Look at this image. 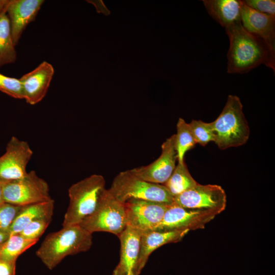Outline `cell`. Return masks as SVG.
<instances>
[{"instance_id":"6da1fadb","label":"cell","mask_w":275,"mask_h":275,"mask_svg":"<svg viewBox=\"0 0 275 275\" xmlns=\"http://www.w3.org/2000/svg\"><path fill=\"white\" fill-rule=\"evenodd\" d=\"M230 47L227 72L244 73L264 64L275 71V51L261 38L246 31L239 23L225 29Z\"/></svg>"},{"instance_id":"7a4b0ae2","label":"cell","mask_w":275,"mask_h":275,"mask_svg":"<svg viewBox=\"0 0 275 275\" xmlns=\"http://www.w3.org/2000/svg\"><path fill=\"white\" fill-rule=\"evenodd\" d=\"M92 233L79 225L63 227L45 237L36 255L52 270L66 257L88 251L92 245Z\"/></svg>"},{"instance_id":"3957f363","label":"cell","mask_w":275,"mask_h":275,"mask_svg":"<svg viewBox=\"0 0 275 275\" xmlns=\"http://www.w3.org/2000/svg\"><path fill=\"white\" fill-rule=\"evenodd\" d=\"M242 108L239 98L229 95L220 115L210 122L214 142L220 149L242 146L249 140L250 128Z\"/></svg>"},{"instance_id":"277c9868","label":"cell","mask_w":275,"mask_h":275,"mask_svg":"<svg viewBox=\"0 0 275 275\" xmlns=\"http://www.w3.org/2000/svg\"><path fill=\"white\" fill-rule=\"evenodd\" d=\"M105 189V179L98 174L92 175L72 184L68 189L69 204L63 227L79 225L91 215Z\"/></svg>"},{"instance_id":"5b68a950","label":"cell","mask_w":275,"mask_h":275,"mask_svg":"<svg viewBox=\"0 0 275 275\" xmlns=\"http://www.w3.org/2000/svg\"><path fill=\"white\" fill-rule=\"evenodd\" d=\"M108 190L122 203L130 199L150 201L169 205L173 203L174 197L163 185L141 179L131 174L129 170L118 174Z\"/></svg>"},{"instance_id":"8992f818","label":"cell","mask_w":275,"mask_h":275,"mask_svg":"<svg viewBox=\"0 0 275 275\" xmlns=\"http://www.w3.org/2000/svg\"><path fill=\"white\" fill-rule=\"evenodd\" d=\"M79 225L91 233L106 232L119 237L126 227L124 203L105 189L95 210Z\"/></svg>"},{"instance_id":"52a82bcc","label":"cell","mask_w":275,"mask_h":275,"mask_svg":"<svg viewBox=\"0 0 275 275\" xmlns=\"http://www.w3.org/2000/svg\"><path fill=\"white\" fill-rule=\"evenodd\" d=\"M3 196L5 203L19 206L52 200L47 182L35 171L28 172L21 179L5 181Z\"/></svg>"},{"instance_id":"ba28073f","label":"cell","mask_w":275,"mask_h":275,"mask_svg":"<svg viewBox=\"0 0 275 275\" xmlns=\"http://www.w3.org/2000/svg\"><path fill=\"white\" fill-rule=\"evenodd\" d=\"M173 203L185 208L213 210L221 213L226 208L227 196L219 185L198 183L193 188L174 197Z\"/></svg>"},{"instance_id":"9c48e42d","label":"cell","mask_w":275,"mask_h":275,"mask_svg":"<svg viewBox=\"0 0 275 275\" xmlns=\"http://www.w3.org/2000/svg\"><path fill=\"white\" fill-rule=\"evenodd\" d=\"M124 205L126 226L142 232L155 230L170 205L139 199H130Z\"/></svg>"},{"instance_id":"30bf717a","label":"cell","mask_w":275,"mask_h":275,"mask_svg":"<svg viewBox=\"0 0 275 275\" xmlns=\"http://www.w3.org/2000/svg\"><path fill=\"white\" fill-rule=\"evenodd\" d=\"M218 214L213 210L185 208L173 203L155 230L202 229Z\"/></svg>"},{"instance_id":"8fae6325","label":"cell","mask_w":275,"mask_h":275,"mask_svg":"<svg viewBox=\"0 0 275 275\" xmlns=\"http://www.w3.org/2000/svg\"><path fill=\"white\" fill-rule=\"evenodd\" d=\"M177 160L175 134H173L163 143L161 154L156 160L147 166L129 171L141 179L163 185L173 173Z\"/></svg>"},{"instance_id":"7c38bea8","label":"cell","mask_w":275,"mask_h":275,"mask_svg":"<svg viewBox=\"0 0 275 275\" xmlns=\"http://www.w3.org/2000/svg\"><path fill=\"white\" fill-rule=\"evenodd\" d=\"M33 154L27 142L12 136L7 145L5 153L0 157V179L10 181L25 177Z\"/></svg>"},{"instance_id":"4fadbf2b","label":"cell","mask_w":275,"mask_h":275,"mask_svg":"<svg viewBox=\"0 0 275 275\" xmlns=\"http://www.w3.org/2000/svg\"><path fill=\"white\" fill-rule=\"evenodd\" d=\"M54 74L52 65L43 61L32 71L20 78L23 98L26 102L35 105L45 97Z\"/></svg>"},{"instance_id":"5bb4252c","label":"cell","mask_w":275,"mask_h":275,"mask_svg":"<svg viewBox=\"0 0 275 275\" xmlns=\"http://www.w3.org/2000/svg\"><path fill=\"white\" fill-rule=\"evenodd\" d=\"M189 231L188 230H174L142 232L139 256L133 271L134 275L140 274L154 251L164 244L180 241Z\"/></svg>"},{"instance_id":"9a60e30c","label":"cell","mask_w":275,"mask_h":275,"mask_svg":"<svg viewBox=\"0 0 275 275\" xmlns=\"http://www.w3.org/2000/svg\"><path fill=\"white\" fill-rule=\"evenodd\" d=\"M42 0H10L6 14L10 22L13 41L16 45L26 26L34 21Z\"/></svg>"},{"instance_id":"2e32d148","label":"cell","mask_w":275,"mask_h":275,"mask_svg":"<svg viewBox=\"0 0 275 275\" xmlns=\"http://www.w3.org/2000/svg\"><path fill=\"white\" fill-rule=\"evenodd\" d=\"M241 1V23L250 33L262 39L275 51V15L256 11Z\"/></svg>"},{"instance_id":"e0dca14e","label":"cell","mask_w":275,"mask_h":275,"mask_svg":"<svg viewBox=\"0 0 275 275\" xmlns=\"http://www.w3.org/2000/svg\"><path fill=\"white\" fill-rule=\"evenodd\" d=\"M142 233L139 230L126 226L119 235L120 261L112 275H126L129 271L133 272L139 256Z\"/></svg>"},{"instance_id":"ac0fdd59","label":"cell","mask_w":275,"mask_h":275,"mask_svg":"<svg viewBox=\"0 0 275 275\" xmlns=\"http://www.w3.org/2000/svg\"><path fill=\"white\" fill-rule=\"evenodd\" d=\"M203 3L209 15L225 29L241 23L240 1L204 0Z\"/></svg>"},{"instance_id":"d6986e66","label":"cell","mask_w":275,"mask_h":275,"mask_svg":"<svg viewBox=\"0 0 275 275\" xmlns=\"http://www.w3.org/2000/svg\"><path fill=\"white\" fill-rule=\"evenodd\" d=\"M54 201L38 203L22 206L9 231L10 235L19 234L31 223L39 219H52Z\"/></svg>"},{"instance_id":"ffe728a7","label":"cell","mask_w":275,"mask_h":275,"mask_svg":"<svg viewBox=\"0 0 275 275\" xmlns=\"http://www.w3.org/2000/svg\"><path fill=\"white\" fill-rule=\"evenodd\" d=\"M11 29L6 12L0 14V68L17 59Z\"/></svg>"},{"instance_id":"44dd1931","label":"cell","mask_w":275,"mask_h":275,"mask_svg":"<svg viewBox=\"0 0 275 275\" xmlns=\"http://www.w3.org/2000/svg\"><path fill=\"white\" fill-rule=\"evenodd\" d=\"M197 183L183 161L178 163L171 176L163 185L174 197L193 188Z\"/></svg>"},{"instance_id":"7402d4cb","label":"cell","mask_w":275,"mask_h":275,"mask_svg":"<svg viewBox=\"0 0 275 275\" xmlns=\"http://www.w3.org/2000/svg\"><path fill=\"white\" fill-rule=\"evenodd\" d=\"M38 241L25 238L20 234L11 235L0 250V258L16 261L21 254Z\"/></svg>"},{"instance_id":"603a6c76","label":"cell","mask_w":275,"mask_h":275,"mask_svg":"<svg viewBox=\"0 0 275 275\" xmlns=\"http://www.w3.org/2000/svg\"><path fill=\"white\" fill-rule=\"evenodd\" d=\"M177 133L175 144L178 162L184 161V155L187 151L193 148L197 144L188 123L180 118L177 123Z\"/></svg>"},{"instance_id":"cb8c5ba5","label":"cell","mask_w":275,"mask_h":275,"mask_svg":"<svg viewBox=\"0 0 275 275\" xmlns=\"http://www.w3.org/2000/svg\"><path fill=\"white\" fill-rule=\"evenodd\" d=\"M188 124L197 144L205 146L210 142H214L211 123L193 120Z\"/></svg>"},{"instance_id":"d4e9b609","label":"cell","mask_w":275,"mask_h":275,"mask_svg":"<svg viewBox=\"0 0 275 275\" xmlns=\"http://www.w3.org/2000/svg\"><path fill=\"white\" fill-rule=\"evenodd\" d=\"M22 206L4 203L0 206V231L9 233L10 228Z\"/></svg>"},{"instance_id":"484cf974","label":"cell","mask_w":275,"mask_h":275,"mask_svg":"<svg viewBox=\"0 0 275 275\" xmlns=\"http://www.w3.org/2000/svg\"><path fill=\"white\" fill-rule=\"evenodd\" d=\"M0 91L16 99H23L22 86L19 79L0 73Z\"/></svg>"},{"instance_id":"4316f807","label":"cell","mask_w":275,"mask_h":275,"mask_svg":"<svg viewBox=\"0 0 275 275\" xmlns=\"http://www.w3.org/2000/svg\"><path fill=\"white\" fill-rule=\"evenodd\" d=\"M51 219H39L28 225L20 234L25 238L39 240L49 225Z\"/></svg>"},{"instance_id":"83f0119b","label":"cell","mask_w":275,"mask_h":275,"mask_svg":"<svg viewBox=\"0 0 275 275\" xmlns=\"http://www.w3.org/2000/svg\"><path fill=\"white\" fill-rule=\"evenodd\" d=\"M244 3L250 8L260 13L275 15L274 0H245Z\"/></svg>"},{"instance_id":"f1b7e54d","label":"cell","mask_w":275,"mask_h":275,"mask_svg":"<svg viewBox=\"0 0 275 275\" xmlns=\"http://www.w3.org/2000/svg\"><path fill=\"white\" fill-rule=\"evenodd\" d=\"M16 262L0 258V275H15Z\"/></svg>"},{"instance_id":"f546056e","label":"cell","mask_w":275,"mask_h":275,"mask_svg":"<svg viewBox=\"0 0 275 275\" xmlns=\"http://www.w3.org/2000/svg\"><path fill=\"white\" fill-rule=\"evenodd\" d=\"M89 3H91L96 8L97 13H102L105 15H109L110 14V11L107 9L104 5L103 2L102 0L100 1H87Z\"/></svg>"},{"instance_id":"4dcf8cb0","label":"cell","mask_w":275,"mask_h":275,"mask_svg":"<svg viewBox=\"0 0 275 275\" xmlns=\"http://www.w3.org/2000/svg\"><path fill=\"white\" fill-rule=\"evenodd\" d=\"M10 236L9 233L0 231V250Z\"/></svg>"},{"instance_id":"1f68e13d","label":"cell","mask_w":275,"mask_h":275,"mask_svg":"<svg viewBox=\"0 0 275 275\" xmlns=\"http://www.w3.org/2000/svg\"><path fill=\"white\" fill-rule=\"evenodd\" d=\"M10 0H0V14L6 12Z\"/></svg>"},{"instance_id":"d6a6232c","label":"cell","mask_w":275,"mask_h":275,"mask_svg":"<svg viewBox=\"0 0 275 275\" xmlns=\"http://www.w3.org/2000/svg\"><path fill=\"white\" fill-rule=\"evenodd\" d=\"M5 181L0 179V206L3 204L4 203L3 196V188Z\"/></svg>"},{"instance_id":"836d02e7","label":"cell","mask_w":275,"mask_h":275,"mask_svg":"<svg viewBox=\"0 0 275 275\" xmlns=\"http://www.w3.org/2000/svg\"><path fill=\"white\" fill-rule=\"evenodd\" d=\"M126 275H134L132 271H129Z\"/></svg>"}]
</instances>
